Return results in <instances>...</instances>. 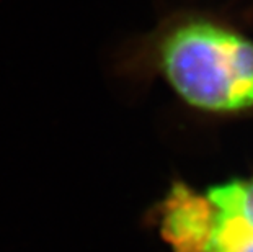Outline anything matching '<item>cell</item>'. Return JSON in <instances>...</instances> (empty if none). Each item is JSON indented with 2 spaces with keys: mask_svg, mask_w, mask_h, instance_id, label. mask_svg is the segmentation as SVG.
<instances>
[{
  "mask_svg": "<svg viewBox=\"0 0 253 252\" xmlns=\"http://www.w3.org/2000/svg\"><path fill=\"white\" fill-rule=\"evenodd\" d=\"M204 252H253V228L237 213L217 208L214 231Z\"/></svg>",
  "mask_w": 253,
  "mask_h": 252,
  "instance_id": "3",
  "label": "cell"
},
{
  "mask_svg": "<svg viewBox=\"0 0 253 252\" xmlns=\"http://www.w3.org/2000/svg\"><path fill=\"white\" fill-rule=\"evenodd\" d=\"M216 219L211 198L181 182L171 185L159 208L160 233L171 252H204Z\"/></svg>",
  "mask_w": 253,
  "mask_h": 252,
  "instance_id": "2",
  "label": "cell"
},
{
  "mask_svg": "<svg viewBox=\"0 0 253 252\" xmlns=\"http://www.w3.org/2000/svg\"><path fill=\"white\" fill-rule=\"evenodd\" d=\"M208 197L216 208L237 213L253 228V177L235 179L212 187Z\"/></svg>",
  "mask_w": 253,
  "mask_h": 252,
  "instance_id": "4",
  "label": "cell"
},
{
  "mask_svg": "<svg viewBox=\"0 0 253 252\" xmlns=\"http://www.w3.org/2000/svg\"><path fill=\"white\" fill-rule=\"evenodd\" d=\"M116 71L132 80L160 77L183 103L212 115L253 110V41L196 10L165 13L116 51Z\"/></svg>",
  "mask_w": 253,
  "mask_h": 252,
  "instance_id": "1",
  "label": "cell"
}]
</instances>
